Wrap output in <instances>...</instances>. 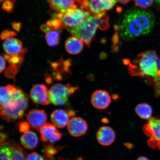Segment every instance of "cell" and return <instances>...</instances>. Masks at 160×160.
I'll return each mask as SVG.
<instances>
[{
  "label": "cell",
  "instance_id": "1",
  "mask_svg": "<svg viewBox=\"0 0 160 160\" xmlns=\"http://www.w3.org/2000/svg\"><path fill=\"white\" fill-rule=\"evenodd\" d=\"M155 18L151 12L132 9L123 14L121 21L116 25V34L124 41H129L147 35L153 29Z\"/></svg>",
  "mask_w": 160,
  "mask_h": 160
},
{
  "label": "cell",
  "instance_id": "2",
  "mask_svg": "<svg viewBox=\"0 0 160 160\" xmlns=\"http://www.w3.org/2000/svg\"><path fill=\"white\" fill-rule=\"evenodd\" d=\"M129 72L132 75L147 79L153 82L160 78V71L158 67V56L154 51H147L139 54L137 58L129 62Z\"/></svg>",
  "mask_w": 160,
  "mask_h": 160
},
{
  "label": "cell",
  "instance_id": "3",
  "mask_svg": "<svg viewBox=\"0 0 160 160\" xmlns=\"http://www.w3.org/2000/svg\"><path fill=\"white\" fill-rule=\"evenodd\" d=\"M109 18L105 13L92 15L78 27L68 29L72 35L78 38L89 47L97 29L107 30L109 27Z\"/></svg>",
  "mask_w": 160,
  "mask_h": 160
},
{
  "label": "cell",
  "instance_id": "4",
  "mask_svg": "<svg viewBox=\"0 0 160 160\" xmlns=\"http://www.w3.org/2000/svg\"><path fill=\"white\" fill-rule=\"evenodd\" d=\"M27 96L21 89L17 88L13 95V99L9 103L1 106V115L8 122H13L21 118L28 105Z\"/></svg>",
  "mask_w": 160,
  "mask_h": 160
},
{
  "label": "cell",
  "instance_id": "5",
  "mask_svg": "<svg viewBox=\"0 0 160 160\" xmlns=\"http://www.w3.org/2000/svg\"><path fill=\"white\" fill-rule=\"evenodd\" d=\"M91 15L88 12L80 8L65 13H56L53 17L59 21L61 29H69L81 25Z\"/></svg>",
  "mask_w": 160,
  "mask_h": 160
},
{
  "label": "cell",
  "instance_id": "6",
  "mask_svg": "<svg viewBox=\"0 0 160 160\" xmlns=\"http://www.w3.org/2000/svg\"><path fill=\"white\" fill-rule=\"evenodd\" d=\"M78 89L68 83L66 85L57 84L51 88L49 96L51 103L56 106H63L68 101L70 96Z\"/></svg>",
  "mask_w": 160,
  "mask_h": 160
},
{
  "label": "cell",
  "instance_id": "7",
  "mask_svg": "<svg viewBox=\"0 0 160 160\" xmlns=\"http://www.w3.org/2000/svg\"><path fill=\"white\" fill-rule=\"evenodd\" d=\"M143 131L149 138L148 145L151 148L160 150V118L152 117L143 126Z\"/></svg>",
  "mask_w": 160,
  "mask_h": 160
},
{
  "label": "cell",
  "instance_id": "8",
  "mask_svg": "<svg viewBox=\"0 0 160 160\" xmlns=\"http://www.w3.org/2000/svg\"><path fill=\"white\" fill-rule=\"evenodd\" d=\"M5 141L1 142L0 160H26L19 145Z\"/></svg>",
  "mask_w": 160,
  "mask_h": 160
},
{
  "label": "cell",
  "instance_id": "9",
  "mask_svg": "<svg viewBox=\"0 0 160 160\" xmlns=\"http://www.w3.org/2000/svg\"><path fill=\"white\" fill-rule=\"evenodd\" d=\"M116 3V0H88L83 9L91 15H98L112 9Z\"/></svg>",
  "mask_w": 160,
  "mask_h": 160
},
{
  "label": "cell",
  "instance_id": "10",
  "mask_svg": "<svg viewBox=\"0 0 160 160\" xmlns=\"http://www.w3.org/2000/svg\"><path fill=\"white\" fill-rule=\"evenodd\" d=\"M30 98L34 103L37 104L48 105L51 104L49 91L43 84H38L32 88L30 94Z\"/></svg>",
  "mask_w": 160,
  "mask_h": 160
},
{
  "label": "cell",
  "instance_id": "11",
  "mask_svg": "<svg viewBox=\"0 0 160 160\" xmlns=\"http://www.w3.org/2000/svg\"><path fill=\"white\" fill-rule=\"evenodd\" d=\"M42 141L54 143L61 139L62 135L55 126L46 123L39 130Z\"/></svg>",
  "mask_w": 160,
  "mask_h": 160
},
{
  "label": "cell",
  "instance_id": "12",
  "mask_svg": "<svg viewBox=\"0 0 160 160\" xmlns=\"http://www.w3.org/2000/svg\"><path fill=\"white\" fill-rule=\"evenodd\" d=\"M28 123L32 128L39 130L45 124L47 120V116L43 110L32 109L27 116Z\"/></svg>",
  "mask_w": 160,
  "mask_h": 160
},
{
  "label": "cell",
  "instance_id": "13",
  "mask_svg": "<svg viewBox=\"0 0 160 160\" xmlns=\"http://www.w3.org/2000/svg\"><path fill=\"white\" fill-rule=\"evenodd\" d=\"M68 129L70 134L73 137H81L87 133L88 124L81 118H73L70 120L68 124Z\"/></svg>",
  "mask_w": 160,
  "mask_h": 160
},
{
  "label": "cell",
  "instance_id": "14",
  "mask_svg": "<svg viewBox=\"0 0 160 160\" xmlns=\"http://www.w3.org/2000/svg\"><path fill=\"white\" fill-rule=\"evenodd\" d=\"M75 115V112L72 110L67 111L62 109H57L52 113L51 120L56 127L62 128L68 125L70 118Z\"/></svg>",
  "mask_w": 160,
  "mask_h": 160
},
{
  "label": "cell",
  "instance_id": "15",
  "mask_svg": "<svg viewBox=\"0 0 160 160\" xmlns=\"http://www.w3.org/2000/svg\"><path fill=\"white\" fill-rule=\"evenodd\" d=\"M91 102L96 108L105 109L108 107L111 104V98L109 93L105 90H97L92 95Z\"/></svg>",
  "mask_w": 160,
  "mask_h": 160
},
{
  "label": "cell",
  "instance_id": "16",
  "mask_svg": "<svg viewBox=\"0 0 160 160\" xmlns=\"http://www.w3.org/2000/svg\"><path fill=\"white\" fill-rule=\"evenodd\" d=\"M50 7L57 13H63L78 8L77 0H48Z\"/></svg>",
  "mask_w": 160,
  "mask_h": 160
},
{
  "label": "cell",
  "instance_id": "17",
  "mask_svg": "<svg viewBox=\"0 0 160 160\" xmlns=\"http://www.w3.org/2000/svg\"><path fill=\"white\" fill-rule=\"evenodd\" d=\"M97 139L100 144L105 146L111 145L115 139L113 130L108 126L100 128L97 133Z\"/></svg>",
  "mask_w": 160,
  "mask_h": 160
},
{
  "label": "cell",
  "instance_id": "18",
  "mask_svg": "<svg viewBox=\"0 0 160 160\" xmlns=\"http://www.w3.org/2000/svg\"><path fill=\"white\" fill-rule=\"evenodd\" d=\"M3 48L5 52L9 55L17 54L23 49L21 41L13 38L5 40Z\"/></svg>",
  "mask_w": 160,
  "mask_h": 160
},
{
  "label": "cell",
  "instance_id": "19",
  "mask_svg": "<svg viewBox=\"0 0 160 160\" xmlns=\"http://www.w3.org/2000/svg\"><path fill=\"white\" fill-rule=\"evenodd\" d=\"M65 47L66 51L70 54L78 55L82 51L83 43L77 38L72 37L67 40Z\"/></svg>",
  "mask_w": 160,
  "mask_h": 160
},
{
  "label": "cell",
  "instance_id": "20",
  "mask_svg": "<svg viewBox=\"0 0 160 160\" xmlns=\"http://www.w3.org/2000/svg\"><path fill=\"white\" fill-rule=\"evenodd\" d=\"M21 142L22 145L25 148L32 150L37 147L38 143V139L35 132L29 131L22 135Z\"/></svg>",
  "mask_w": 160,
  "mask_h": 160
},
{
  "label": "cell",
  "instance_id": "21",
  "mask_svg": "<svg viewBox=\"0 0 160 160\" xmlns=\"http://www.w3.org/2000/svg\"><path fill=\"white\" fill-rule=\"evenodd\" d=\"M17 88L8 85L1 88L0 105L3 106L11 102L13 98V95Z\"/></svg>",
  "mask_w": 160,
  "mask_h": 160
},
{
  "label": "cell",
  "instance_id": "22",
  "mask_svg": "<svg viewBox=\"0 0 160 160\" xmlns=\"http://www.w3.org/2000/svg\"><path fill=\"white\" fill-rule=\"evenodd\" d=\"M60 29H56L50 27L46 32L45 38L48 44L53 47L59 44L60 41Z\"/></svg>",
  "mask_w": 160,
  "mask_h": 160
},
{
  "label": "cell",
  "instance_id": "23",
  "mask_svg": "<svg viewBox=\"0 0 160 160\" xmlns=\"http://www.w3.org/2000/svg\"><path fill=\"white\" fill-rule=\"evenodd\" d=\"M135 112L141 118L149 119L151 118L152 114V109L151 106L148 104L142 103L137 106Z\"/></svg>",
  "mask_w": 160,
  "mask_h": 160
},
{
  "label": "cell",
  "instance_id": "24",
  "mask_svg": "<svg viewBox=\"0 0 160 160\" xmlns=\"http://www.w3.org/2000/svg\"><path fill=\"white\" fill-rule=\"evenodd\" d=\"M27 49L23 48V50L19 53L15 55H4V58L7 60L11 64L17 65L19 68L21 67L24 60V58Z\"/></svg>",
  "mask_w": 160,
  "mask_h": 160
},
{
  "label": "cell",
  "instance_id": "25",
  "mask_svg": "<svg viewBox=\"0 0 160 160\" xmlns=\"http://www.w3.org/2000/svg\"><path fill=\"white\" fill-rule=\"evenodd\" d=\"M19 68L17 66L10 64L6 69L5 75L6 77L15 80L16 75L19 71Z\"/></svg>",
  "mask_w": 160,
  "mask_h": 160
},
{
  "label": "cell",
  "instance_id": "26",
  "mask_svg": "<svg viewBox=\"0 0 160 160\" xmlns=\"http://www.w3.org/2000/svg\"><path fill=\"white\" fill-rule=\"evenodd\" d=\"M136 6L142 9H146L151 7L153 0H134Z\"/></svg>",
  "mask_w": 160,
  "mask_h": 160
},
{
  "label": "cell",
  "instance_id": "27",
  "mask_svg": "<svg viewBox=\"0 0 160 160\" xmlns=\"http://www.w3.org/2000/svg\"><path fill=\"white\" fill-rule=\"evenodd\" d=\"M2 8L8 12H11L13 9L14 3L10 0H5L3 2Z\"/></svg>",
  "mask_w": 160,
  "mask_h": 160
},
{
  "label": "cell",
  "instance_id": "28",
  "mask_svg": "<svg viewBox=\"0 0 160 160\" xmlns=\"http://www.w3.org/2000/svg\"><path fill=\"white\" fill-rule=\"evenodd\" d=\"M17 35L15 32L6 30L4 31L1 35V38L2 39L6 40L10 38H13Z\"/></svg>",
  "mask_w": 160,
  "mask_h": 160
},
{
  "label": "cell",
  "instance_id": "29",
  "mask_svg": "<svg viewBox=\"0 0 160 160\" xmlns=\"http://www.w3.org/2000/svg\"><path fill=\"white\" fill-rule=\"evenodd\" d=\"M26 160H45V159L38 153L34 152L28 156Z\"/></svg>",
  "mask_w": 160,
  "mask_h": 160
},
{
  "label": "cell",
  "instance_id": "30",
  "mask_svg": "<svg viewBox=\"0 0 160 160\" xmlns=\"http://www.w3.org/2000/svg\"><path fill=\"white\" fill-rule=\"evenodd\" d=\"M154 93L156 97H160V78L154 82Z\"/></svg>",
  "mask_w": 160,
  "mask_h": 160
},
{
  "label": "cell",
  "instance_id": "31",
  "mask_svg": "<svg viewBox=\"0 0 160 160\" xmlns=\"http://www.w3.org/2000/svg\"><path fill=\"white\" fill-rule=\"evenodd\" d=\"M30 125L27 122H22L20 123L19 125V131L21 132L24 133L27 132L29 131Z\"/></svg>",
  "mask_w": 160,
  "mask_h": 160
},
{
  "label": "cell",
  "instance_id": "32",
  "mask_svg": "<svg viewBox=\"0 0 160 160\" xmlns=\"http://www.w3.org/2000/svg\"><path fill=\"white\" fill-rule=\"evenodd\" d=\"M1 68H0V71L2 73L3 71V70L5 68L6 62L4 58L2 56H1Z\"/></svg>",
  "mask_w": 160,
  "mask_h": 160
},
{
  "label": "cell",
  "instance_id": "33",
  "mask_svg": "<svg viewBox=\"0 0 160 160\" xmlns=\"http://www.w3.org/2000/svg\"><path fill=\"white\" fill-rule=\"evenodd\" d=\"M12 27L13 29L16 31H19L21 28V23H13Z\"/></svg>",
  "mask_w": 160,
  "mask_h": 160
},
{
  "label": "cell",
  "instance_id": "34",
  "mask_svg": "<svg viewBox=\"0 0 160 160\" xmlns=\"http://www.w3.org/2000/svg\"><path fill=\"white\" fill-rule=\"evenodd\" d=\"M78 3L80 6V7H82L85 4L88 0H77Z\"/></svg>",
  "mask_w": 160,
  "mask_h": 160
},
{
  "label": "cell",
  "instance_id": "35",
  "mask_svg": "<svg viewBox=\"0 0 160 160\" xmlns=\"http://www.w3.org/2000/svg\"><path fill=\"white\" fill-rule=\"evenodd\" d=\"M116 1L119 2L120 3L123 4H126L129 3L131 0H116Z\"/></svg>",
  "mask_w": 160,
  "mask_h": 160
},
{
  "label": "cell",
  "instance_id": "36",
  "mask_svg": "<svg viewBox=\"0 0 160 160\" xmlns=\"http://www.w3.org/2000/svg\"><path fill=\"white\" fill-rule=\"evenodd\" d=\"M137 160H150L149 159H148V158L145 157H140L138 158Z\"/></svg>",
  "mask_w": 160,
  "mask_h": 160
},
{
  "label": "cell",
  "instance_id": "37",
  "mask_svg": "<svg viewBox=\"0 0 160 160\" xmlns=\"http://www.w3.org/2000/svg\"><path fill=\"white\" fill-rule=\"evenodd\" d=\"M158 68L159 71H160V58L159 59L158 62Z\"/></svg>",
  "mask_w": 160,
  "mask_h": 160
},
{
  "label": "cell",
  "instance_id": "38",
  "mask_svg": "<svg viewBox=\"0 0 160 160\" xmlns=\"http://www.w3.org/2000/svg\"><path fill=\"white\" fill-rule=\"evenodd\" d=\"M1 2H3L4 1H5V0H1ZM10 1H11L13 2L14 3H15L16 0H10Z\"/></svg>",
  "mask_w": 160,
  "mask_h": 160
},
{
  "label": "cell",
  "instance_id": "39",
  "mask_svg": "<svg viewBox=\"0 0 160 160\" xmlns=\"http://www.w3.org/2000/svg\"><path fill=\"white\" fill-rule=\"evenodd\" d=\"M155 1L160 5V0H155Z\"/></svg>",
  "mask_w": 160,
  "mask_h": 160
},
{
  "label": "cell",
  "instance_id": "40",
  "mask_svg": "<svg viewBox=\"0 0 160 160\" xmlns=\"http://www.w3.org/2000/svg\"><path fill=\"white\" fill-rule=\"evenodd\" d=\"M82 160L81 158H80L78 159H77V160Z\"/></svg>",
  "mask_w": 160,
  "mask_h": 160
}]
</instances>
